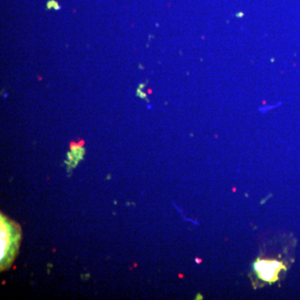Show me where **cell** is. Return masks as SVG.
<instances>
[{
	"mask_svg": "<svg viewBox=\"0 0 300 300\" xmlns=\"http://www.w3.org/2000/svg\"><path fill=\"white\" fill-rule=\"evenodd\" d=\"M16 227L8 223L4 218H1V264L6 265L11 263L17 249L19 234Z\"/></svg>",
	"mask_w": 300,
	"mask_h": 300,
	"instance_id": "cell-2",
	"label": "cell"
},
{
	"mask_svg": "<svg viewBox=\"0 0 300 300\" xmlns=\"http://www.w3.org/2000/svg\"><path fill=\"white\" fill-rule=\"evenodd\" d=\"M283 261L273 256L258 257L253 265V272L258 283H273L286 270Z\"/></svg>",
	"mask_w": 300,
	"mask_h": 300,
	"instance_id": "cell-1",
	"label": "cell"
},
{
	"mask_svg": "<svg viewBox=\"0 0 300 300\" xmlns=\"http://www.w3.org/2000/svg\"><path fill=\"white\" fill-rule=\"evenodd\" d=\"M47 7H48L49 9H50V8H54L56 10L60 9V6L58 5V3L56 1H54V0H50V1H49L48 3H47Z\"/></svg>",
	"mask_w": 300,
	"mask_h": 300,
	"instance_id": "cell-3",
	"label": "cell"
}]
</instances>
